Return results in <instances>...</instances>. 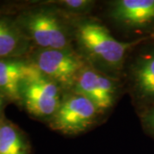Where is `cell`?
<instances>
[{
  "label": "cell",
  "mask_w": 154,
  "mask_h": 154,
  "mask_svg": "<svg viewBox=\"0 0 154 154\" xmlns=\"http://www.w3.org/2000/svg\"><path fill=\"white\" fill-rule=\"evenodd\" d=\"M28 59L61 88H73L80 73L88 64L83 56L73 49L37 48L29 53Z\"/></svg>",
  "instance_id": "cell-4"
},
{
  "label": "cell",
  "mask_w": 154,
  "mask_h": 154,
  "mask_svg": "<svg viewBox=\"0 0 154 154\" xmlns=\"http://www.w3.org/2000/svg\"><path fill=\"white\" fill-rule=\"evenodd\" d=\"M139 51L130 68V79L141 110L154 105V42L146 41Z\"/></svg>",
  "instance_id": "cell-8"
},
{
  "label": "cell",
  "mask_w": 154,
  "mask_h": 154,
  "mask_svg": "<svg viewBox=\"0 0 154 154\" xmlns=\"http://www.w3.org/2000/svg\"><path fill=\"white\" fill-rule=\"evenodd\" d=\"M140 116L145 133L154 139V105L140 110Z\"/></svg>",
  "instance_id": "cell-13"
},
{
  "label": "cell",
  "mask_w": 154,
  "mask_h": 154,
  "mask_svg": "<svg viewBox=\"0 0 154 154\" xmlns=\"http://www.w3.org/2000/svg\"><path fill=\"white\" fill-rule=\"evenodd\" d=\"M31 147L26 135L13 122L0 120V154H30Z\"/></svg>",
  "instance_id": "cell-11"
},
{
  "label": "cell",
  "mask_w": 154,
  "mask_h": 154,
  "mask_svg": "<svg viewBox=\"0 0 154 154\" xmlns=\"http://www.w3.org/2000/svg\"><path fill=\"white\" fill-rule=\"evenodd\" d=\"M57 5L62 6L69 14H84L91 10L94 5V1L89 0H62L55 2Z\"/></svg>",
  "instance_id": "cell-12"
},
{
  "label": "cell",
  "mask_w": 154,
  "mask_h": 154,
  "mask_svg": "<svg viewBox=\"0 0 154 154\" xmlns=\"http://www.w3.org/2000/svg\"><path fill=\"white\" fill-rule=\"evenodd\" d=\"M29 63L28 75L21 88L20 103L30 115L50 120L63 99L60 86L44 75L30 61Z\"/></svg>",
  "instance_id": "cell-3"
},
{
  "label": "cell",
  "mask_w": 154,
  "mask_h": 154,
  "mask_svg": "<svg viewBox=\"0 0 154 154\" xmlns=\"http://www.w3.org/2000/svg\"><path fill=\"white\" fill-rule=\"evenodd\" d=\"M152 40H153V42H154V38H152Z\"/></svg>",
  "instance_id": "cell-15"
},
{
  "label": "cell",
  "mask_w": 154,
  "mask_h": 154,
  "mask_svg": "<svg viewBox=\"0 0 154 154\" xmlns=\"http://www.w3.org/2000/svg\"><path fill=\"white\" fill-rule=\"evenodd\" d=\"M72 92L89 99L102 114L114 105L116 88L110 77L88 63L80 73Z\"/></svg>",
  "instance_id": "cell-7"
},
{
  "label": "cell",
  "mask_w": 154,
  "mask_h": 154,
  "mask_svg": "<svg viewBox=\"0 0 154 154\" xmlns=\"http://www.w3.org/2000/svg\"><path fill=\"white\" fill-rule=\"evenodd\" d=\"M31 45L15 19L0 17V58H22L32 51Z\"/></svg>",
  "instance_id": "cell-10"
},
{
  "label": "cell",
  "mask_w": 154,
  "mask_h": 154,
  "mask_svg": "<svg viewBox=\"0 0 154 154\" xmlns=\"http://www.w3.org/2000/svg\"><path fill=\"white\" fill-rule=\"evenodd\" d=\"M30 63L22 58H0V94L6 99L21 101V88Z\"/></svg>",
  "instance_id": "cell-9"
},
{
  "label": "cell",
  "mask_w": 154,
  "mask_h": 154,
  "mask_svg": "<svg viewBox=\"0 0 154 154\" xmlns=\"http://www.w3.org/2000/svg\"><path fill=\"white\" fill-rule=\"evenodd\" d=\"M74 36L84 55L93 63L112 71L122 69L127 57L139 45L152 38L120 41L102 23L83 20L77 23Z\"/></svg>",
  "instance_id": "cell-1"
},
{
  "label": "cell",
  "mask_w": 154,
  "mask_h": 154,
  "mask_svg": "<svg viewBox=\"0 0 154 154\" xmlns=\"http://www.w3.org/2000/svg\"><path fill=\"white\" fill-rule=\"evenodd\" d=\"M110 6V16L116 23L141 38H154V0H117Z\"/></svg>",
  "instance_id": "cell-6"
},
{
  "label": "cell",
  "mask_w": 154,
  "mask_h": 154,
  "mask_svg": "<svg viewBox=\"0 0 154 154\" xmlns=\"http://www.w3.org/2000/svg\"><path fill=\"white\" fill-rule=\"evenodd\" d=\"M6 99L0 94V120L2 119L1 116H2V113H3V109H4V106H5V101Z\"/></svg>",
  "instance_id": "cell-14"
},
{
  "label": "cell",
  "mask_w": 154,
  "mask_h": 154,
  "mask_svg": "<svg viewBox=\"0 0 154 154\" xmlns=\"http://www.w3.org/2000/svg\"><path fill=\"white\" fill-rule=\"evenodd\" d=\"M30 43L38 49H73L69 23L59 11L38 7L22 11L15 18Z\"/></svg>",
  "instance_id": "cell-2"
},
{
  "label": "cell",
  "mask_w": 154,
  "mask_h": 154,
  "mask_svg": "<svg viewBox=\"0 0 154 154\" xmlns=\"http://www.w3.org/2000/svg\"><path fill=\"white\" fill-rule=\"evenodd\" d=\"M99 114L89 99L71 92L63 98L57 110L49 120L50 127L64 134H78L94 126Z\"/></svg>",
  "instance_id": "cell-5"
}]
</instances>
